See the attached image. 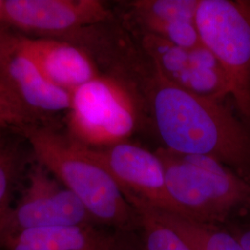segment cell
<instances>
[{
	"label": "cell",
	"instance_id": "cell-10",
	"mask_svg": "<svg viewBox=\"0 0 250 250\" xmlns=\"http://www.w3.org/2000/svg\"><path fill=\"white\" fill-rule=\"evenodd\" d=\"M10 40L51 83L72 94L101 73L83 49L60 38L9 34Z\"/></svg>",
	"mask_w": 250,
	"mask_h": 250
},
{
	"label": "cell",
	"instance_id": "cell-6",
	"mask_svg": "<svg viewBox=\"0 0 250 250\" xmlns=\"http://www.w3.org/2000/svg\"><path fill=\"white\" fill-rule=\"evenodd\" d=\"M95 224L86 208L72 191L37 163L18 203L0 226V246L21 232L53 227Z\"/></svg>",
	"mask_w": 250,
	"mask_h": 250
},
{
	"label": "cell",
	"instance_id": "cell-14",
	"mask_svg": "<svg viewBox=\"0 0 250 250\" xmlns=\"http://www.w3.org/2000/svg\"><path fill=\"white\" fill-rule=\"evenodd\" d=\"M191 72L186 89L199 96L225 100L230 98V87L220 63L202 43L189 49Z\"/></svg>",
	"mask_w": 250,
	"mask_h": 250
},
{
	"label": "cell",
	"instance_id": "cell-4",
	"mask_svg": "<svg viewBox=\"0 0 250 250\" xmlns=\"http://www.w3.org/2000/svg\"><path fill=\"white\" fill-rule=\"evenodd\" d=\"M68 134L91 148L128 141L141 121L138 97L125 82L101 74L72 93Z\"/></svg>",
	"mask_w": 250,
	"mask_h": 250
},
{
	"label": "cell",
	"instance_id": "cell-19",
	"mask_svg": "<svg viewBox=\"0 0 250 250\" xmlns=\"http://www.w3.org/2000/svg\"><path fill=\"white\" fill-rule=\"evenodd\" d=\"M232 234L241 243L247 250H250V222L240 228H234L231 231Z\"/></svg>",
	"mask_w": 250,
	"mask_h": 250
},
{
	"label": "cell",
	"instance_id": "cell-12",
	"mask_svg": "<svg viewBox=\"0 0 250 250\" xmlns=\"http://www.w3.org/2000/svg\"><path fill=\"white\" fill-rule=\"evenodd\" d=\"M129 204L141 206L161 224L176 232L193 250H247L232 232L223 230L217 225L201 224L152 208L138 200H132Z\"/></svg>",
	"mask_w": 250,
	"mask_h": 250
},
{
	"label": "cell",
	"instance_id": "cell-22",
	"mask_svg": "<svg viewBox=\"0 0 250 250\" xmlns=\"http://www.w3.org/2000/svg\"><path fill=\"white\" fill-rule=\"evenodd\" d=\"M146 59H147V58H146ZM146 60H145V61H146ZM145 61H144V62H145ZM143 62H142V63H143ZM140 66H141V65H140ZM138 69H139V68H138ZM137 71H138V70H137ZM135 74H136V73H135ZM134 76H135V75H134ZM133 82H134V81H133ZM132 86H133V84H132Z\"/></svg>",
	"mask_w": 250,
	"mask_h": 250
},
{
	"label": "cell",
	"instance_id": "cell-16",
	"mask_svg": "<svg viewBox=\"0 0 250 250\" xmlns=\"http://www.w3.org/2000/svg\"><path fill=\"white\" fill-rule=\"evenodd\" d=\"M6 137L4 133L0 135V226L12 207V192L23 167L21 153Z\"/></svg>",
	"mask_w": 250,
	"mask_h": 250
},
{
	"label": "cell",
	"instance_id": "cell-8",
	"mask_svg": "<svg viewBox=\"0 0 250 250\" xmlns=\"http://www.w3.org/2000/svg\"><path fill=\"white\" fill-rule=\"evenodd\" d=\"M115 20L99 0H4L0 21L41 37L63 38Z\"/></svg>",
	"mask_w": 250,
	"mask_h": 250
},
{
	"label": "cell",
	"instance_id": "cell-2",
	"mask_svg": "<svg viewBox=\"0 0 250 250\" xmlns=\"http://www.w3.org/2000/svg\"><path fill=\"white\" fill-rule=\"evenodd\" d=\"M18 133L28 141L37 163L80 199L95 224L124 231L139 227L134 208L87 146L44 123L25 125Z\"/></svg>",
	"mask_w": 250,
	"mask_h": 250
},
{
	"label": "cell",
	"instance_id": "cell-7",
	"mask_svg": "<svg viewBox=\"0 0 250 250\" xmlns=\"http://www.w3.org/2000/svg\"><path fill=\"white\" fill-rule=\"evenodd\" d=\"M88 149L114 179L128 203L138 200L152 208L183 216L168 192L163 164L156 152L129 141Z\"/></svg>",
	"mask_w": 250,
	"mask_h": 250
},
{
	"label": "cell",
	"instance_id": "cell-13",
	"mask_svg": "<svg viewBox=\"0 0 250 250\" xmlns=\"http://www.w3.org/2000/svg\"><path fill=\"white\" fill-rule=\"evenodd\" d=\"M200 0H134L125 2L123 26L128 32L147 22H196Z\"/></svg>",
	"mask_w": 250,
	"mask_h": 250
},
{
	"label": "cell",
	"instance_id": "cell-1",
	"mask_svg": "<svg viewBox=\"0 0 250 250\" xmlns=\"http://www.w3.org/2000/svg\"><path fill=\"white\" fill-rule=\"evenodd\" d=\"M134 91L164 148L214 159L250 182V127L225 100L172 83L149 57L137 72Z\"/></svg>",
	"mask_w": 250,
	"mask_h": 250
},
{
	"label": "cell",
	"instance_id": "cell-3",
	"mask_svg": "<svg viewBox=\"0 0 250 250\" xmlns=\"http://www.w3.org/2000/svg\"><path fill=\"white\" fill-rule=\"evenodd\" d=\"M168 192L182 217L225 224L250 215V182L214 159L159 148Z\"/></svg>",
	"mask_w": 250,
	"mask_h": 250
},
{
	"label": "cell",
	"instance_id": "cell-15",
	"mask_svg": "<svg viewBox=\"0 0 250 250\" xmlns=\"http://www.w3.org/2000/svg\"><path fill=\"white\" fill-rule=\"evenodd\" d=\"M137 37L139 45L161 74L172 83L186 89L192 67L189 50L157 36L145 35Z\"/></svg>",
	"mask_w": 250,
	"mask_h": 250
},
{
	"label": "cell",
	"instance_id": "cell-11",
	"mask_svg": "<svg viewBox=\"0 0 250 250\" xmlns=\"http://www.w3.org/2000/svg\"><path fill=\"white\" fill-rule=\"evenodd\" d=\"M116 238L92 224L34 229L7 242L8 250H112Z\"/></svg>",
	"mask_w": 250,
	"mask_h": 250
},
{
	"label": "cell",
	"instance_id": "cell-5",
	"mask_svg": "<svg viewBox=\"0 0 250 250\" xmlns=\"http://www.w3.org/2000/svg\"><path fill=\"white\" fill-rule=\"evenodd\" d=\"M200 41L222 66L232 105L250 127V2L200 0Z\"/></svg>",
	"mask_w": 250,
	"mask_h": 250
},
{
	"label": "cell",
	"instance_id": "cell-17",
	"mask_svg": "<svg viewBox=\"0 0 250 250\" xmlns=\"http://www.w3.org/2000/svg\"><path fill=\"white\" fill-rule=\"evenodd\" d=\"M139 217L145 250H193L176 232L161 224L141 206H132Z\"/></svg>",
	"mask_w": 250,
	"mask_h": 250
},
{
	"label": "cell",
	"instance_id": "cell-18",
	"mask_svg": "<svg viewBox=\"0 0 250 250\" xmlns=\"http://www.w3.org/2000/svg\"><path fill=\"white\" fill-rule=\"evenodd\" d=\"M37 123L17 98L0 82V128L19 131L21 127Z\"/></svg>",
	"mask_w": 250,
	"mask_h": 250
},
{
	"label": "cell",
	"instance_id": "cell-20",
	"mask_svg": "<svg viewBox=\"0 0 250 250\" xmlns=\"http://www.w3.org/2000/svg\"><path fill=\"white\" fill-rule=\"evenodd\" d=\"M3 4H4V0H0V15H1L2 9H3Z\"/></svg>",
	"mask_w": 250,
	"mask_h": 250
},
{
	"label": "cell",
	"instance_id": "cell-21",
	"mask_svg": "<svg viewBox=\"0 0 250 250\" xmlns=\"http://www.w3.org/2000/svg\"><path fill=\"white\" fill-rule=\"evenodd\" d=\"M4 131H5V129H1V128H0V135L4 133Z\"/></svg>",
	"mask_w": 250,
	"mask_h": 250
},
{
	"label": "cell",
	"instance_id": "cell-23",
	"mask_svg": "<svg viewBox=\"0 0 250 250\" xmlns=\"http://www.w3.org/2000/svg\"></svg>",
	"mask_w": 250,
	"mask_h": 250
},
{
	"label": "cell",
	"instance_id": "cell-9",
	"mask_svg": "<svg viewBox=\"0 0 250 250\" xmlns=\"http://www.w3.org/2000/svg\"><path fill=\"white\" fill-rule=\"evenodd\" d=\"M0 82L37 121L39 115L69 110L72 94L48 80L0 31Z\"/></svg>",
	"mask_w": 250,
	"mask_h": 250
}]
</instances>
